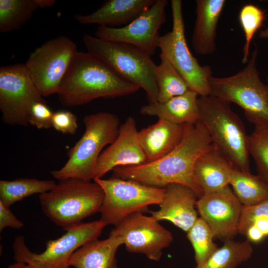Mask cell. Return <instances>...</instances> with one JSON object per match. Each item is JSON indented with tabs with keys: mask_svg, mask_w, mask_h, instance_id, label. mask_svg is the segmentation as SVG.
Masks as SVG:
<instances>
[{
	"mask_svg": "<svg viewBox=\"0 0 268 268\" xmlns=\"http://www.w3.org/2000/svg\"><path fill=\"white\" fill-rule=\"evenodd\" d=\"M138 132L135 119L129 116L120 126L116 139L99 157L94 179L102 178L109 171L118 166L146 163L145 155L139 142Z\"/></svg>",
	"mask_w": 268,
	"mask_h": 268,
	"instance_id": "cell-16",
	"label": "cell"
},
{
	"mask_svg": "<svg viewBox=\"0 0 268 268\" xmlns=\"http://www.w3.org/2000/svg\"><path fill=\"white\" fill-rule=\"evenodd\" d=\"M93 180L104 193L99 212L100 219L107 225L116 226L133 213H145L148 210V206L159 205L165 195V188L152 187L113 176L107 179L95 178Z\"/></svg>",
	"mask_w": 268,
	"mask_h": 268,
	"instance_id": "cell-9",
	"label": "cell"
},
{
	"mask_svg": "<svg viewBox=\"0 0 268 268\" xmlns=\"http://www.w3.org/2000/svg\"><path fill=\"white\" fill-rule=\"evenodd\" d=\"M84 132L67 152L68 159L58 170L50 171L60 180L76 178L91 181L94 178L97 160L103 148L112 144L119 134L120 119L115 114L100 112L85 116Z\"/></svg>",
	"mask_w": 268,
	"mask_h": 268,
	"instance_id": "cell-5",
	"label": "cell"
},
{
	"mask_svg": "<svg viewBox=\"0 0 268 268\" xmlns=\"http://www.w3.org/2000/svg\"><path fill=\"white\" fill-rule=\"evenodd\" d=\"M54 112L47 105L45 101L35 103L32 106L29 120V125L39 129L53 127Z\"/></svg>",
	"mask_w": 268,
	"mask_h": 268,
	"instance_id": "cell-33",
	"label": "cell"
},
{
	"mask_svg": "<svg viewBox=\"0 0 268 268\" xmlns=\"http://www.w3.org/2000/svg\"><path fill=\"white\" fill-rule=\"evenodd\" d=\"M243 205L229 186L204 194L197 202V209L213 231L215 237L227 240L239 234Z\"/></svg>",
	"mask_w": 268,
	"mask_h": 268,
	"instance_id": "cell-15",
	"label": "cell"
},
{
	"mask_svg": "<svg viewBox=\"0 0 268 268\" xmlns=\"http://www.w3.org/2000/svg\"><path fill=\"white\" fill-rule=\"evenodd\" d=\"M258 53L256 47L243 69L229 76H212L209 83L210 95L240 106L255 129H261L268 127V84L261 80Z\"/></svg>",
	"mask_w": 268,
	"mask_h": 268,
	"instance_id": "cell-6",
	"label": "cell"
},
{
	"mask_svg": "<svg viewBox=\"0 0 268 268\" xmlns=\"http://www.w3.org/2000/svg\"><path fill=\"white\" fill-rule=\"evenodd\" d=\"M266 19V11L255 4L248 3L241 8L239 14V20L245 38L243 63L248 62L251 41L255 33L263 26Z\"/></svg>",
	"mask_w": 268,
	"mask_h": 268,
	"instance_id": "cell-30",
	"label": "cell"
},
{
	"mask_svg": "<svg viewBox=\"0 0 268 268\" xmlns=\"http://www.w3.org/2000/svg\"><path fill=\"white\" fill-rule=\"evenodd\" d=\"M77 52L76 44L61 35L44 42L30 54L25 65L43 97L58 93Z\"/></svg>",
	"mask_w": 268,
	"mask_h": 268,
	"instance_id": "cell-11",
	"label": "cell"
},
{
	"mask_svg": "<svg viewBox=\"0 0 268 268\" xmlns=\"http://www.w3.org/2000/svg\"><path fill=\"white\" fill-rule=\"evenodd\" d=\"M245 235L251 242H259L265 237L260 230L254 225L248 228Z\"/></svg>",
	"mask_w": 268,
	"mask_h": 268,
	"instance_id": "cell-36",
	"label": "cell"
},
{
	"mask_svg": "<svg viewBox=\"0 0 268 268\" xmlns=\"http://www.w3.org/2000/svg\"><path fill=\"white\" fill-rule=\"evenodd\" d=\"M140 89L125 79L102 61L87 52H77L57 93L66 107L87 104L96 99L115 98L134 94Z\"/></svg>",
	"mask_w": 268,
	"mask_h": 268,
	"instance_id": "cell-2",
	"label": "cell"
},
{
	"mask_svg": "<svg viewBox=\"0 0 268 268\" xmlns=\"http://www.w3.org/2000/svg\"><path fill=\"white\" fill-rule=\"evenodd\" d=\"M192 45L196 53L208 55L216 50V29L224 0H197Z\"/></svg>",
	"mask_w": 268,
	"mask_h": 268,
	"instance_id": "cell-20",
	"label": "cell"
},
{
	"mask_svg": "<svg viewBox=\"0 0 268 268\" xmlns=\"http://www.w3.org/2000/svg\"><path fill=\"white\" fill-rule=\"evenodd\" d=\"M106 226L101 219L80 223L66 230L61 237L48 241L45 250L40 253L31 252L23 237L18 236L12 244L13 259L32 268H69L72 254L86 243L98 239Z\"/></svg>",
	"mask_w": 268,
	"mask_h": 268,
	"instance_id": "cell-8",
	"label": "cell"
},
{
	"mask_svg": "<svg viewBox=\"0 0 268 268\" xmlns=\"http://www.w3.org/2000/svg\"><path fill=\"white\" fill-rule=\"evenodd\" d=\"M156 66V81L158 88L157 102H164L189 90L185 79L163 54Z\"/></svg>",
	"mask_w": 268,
	"mask_h": 268,
	"instance_id": "cell-27",
	"label": "cell"
},
{
	"mask_svg": "<svg viewBox=\"0 0 268 268\" xmlns=\"http://www.w3.org/2000/svg\"><path fill=\"white\" fill-rule=\"evenodd\" d=\"M213 147L201 121L196 124H185L182 141L167 155L140 165L117 167L112 170V176L157 188L173 183L183 184L192 189L199 199L203 193L194 178V167L199 157Z\"/></svg>",
	"mask_w": 268,
	"mask_h": 268,
	"instance_id": "cell-1",
	"label": "cell"
},
{
	"mask_svg": "<svg viewBox=\"0 0 268 268\" xmlns=\"http://www.w3.org/2000/svg\"><path fill=\"white\" fill-rule=\"evenodd\" d=\"M156 0H108L100 8L88 14H77L75 20L82 24L118 28L132 22L148 9Z\"/></svg>",
	"mask_w": 268,
	"mask_h": 268,
	"instance_id": "cell-18",
	"label": "cell"
},
{
	"mask_svg": "<svg viewBox=\"0 0 268 268\" xmlns=\"http://www.w3.org/2000/svg\"><path fill=\"white\" fill-rule=\"evenodd\" d=\"M233 167L214 147L196 162L193 176L203 194L220 191L229 186Z\"/></svg>",
	"mask_w": 268,
	"mask_h": 268,
	"instance_id": "cell-21",
	"label": "cell"
},
{
	"mask_svg": "<svg viewBox=\"0 0 268 268\" xmlns=\"http://www.w3.org/2000/svg\"><path fill=\"white\" fill-rule=\"evenodd\" d=\"M187 234L194 250L197 265L204 263L218 248L213 241L215 236L213 231L201 217L197 219Z\"/></svg>",
	"mask_w": 268,
	"mask_h": 268,
	"instance_id": "cell-29",
	"label": "cell"
},
{
	"mask_svg": "<svg viewBox=\"0 0 268 268\" xmlns=\"http://www.w3.org/2000/svg\"><path fill=\"white\" fill-rule=\"evenodd\" d=\"M109 235L120 239L129 252L143 254L156 262L173 240L172 233L158 221L139 212L126 217Z\"/></svg>",
	"mask_w": 268,
	"mask_h": 268,
	"instance_id": "cell-13",
	"label": "cell"
},
{
	"mask_svg": "<svg viewBox=\"0 0 268 268\" xmlns=\"http://www.w3.org/2000/svg\"><path fill=\"white\" fill-rule=\"evenodd\" d=\"M52 123L55 130L64 134H74L78 128L77 117L67 111L54 112Z\"/></svg>",
	"mask_w": 268,
	"mask_h": 268,
	"instance_id": "cell-34",
	"label": "cell"
},
{
	"mask_svg": "<svg viewBox=\"0 0 268 268\" xmlns=\"http://www.w3.org/2000/svg\"><path fill=\"white\" fill-rule=\"evenodd\" d=\"M258 37L261 39L268 38V27L261 30L259 32ZM267 80L268 81V74L267 77Z\"/></svg>",
	"mask_w": 268,
	"mask_h": 268,
	"instance_id": "cell-39",
	"label": "cell"
},
{
	"mask_svg": "<svg viewBox=\"0 0 268 268\" xmlns=\"http://www.w3.org/2000/svg\"><path fill=\"white\" fill-rule=\"evenodd\" d=\"M229 185L244 206L255 205L268 199V184L258 175L233 169Z\"/></svg>",
	"mask_w": 268,
	"mask_h": 268,
	"instance_id": "cell-25",
	"label": "cell"
},
{
	"mask_svg": "<svg viewBox=\"0 0 268 268\" xmlns=\"http://www.w3.org/2000/svg\"><path fill=\"white\" fill-rule=\"evenodd\" d=\"M248 151L255 161L258 175L268 184V127L255 129L248 135Z\"/></svg>",
	"mask_w": 268,
	"mask_h": 268,
	"instance_id": "cell-31",
	"label": "cell"
},
{
	"mask_svg": "<svg viewBox=\"0 0 268 268\" xmlns=\"http://www.w3.org/2000/svg\"><path fill=\"white\" fill-rule=\"evenodd\" d=\"M167 4V0H156L148 9L125 26L118 28L99 26L95 37L133 45L151 56L158 48L159 31L166 21Z\"/></svg>",
	"mask_w": 268,
	"mask_h": 268,
	"instance_id": "cell-14",
	"label": "cell"
},
{
	"mask_svg": "<svg viewBox=\"0 0 268 268\" xmlns=\"http://www.w3.org/2000/svg\"><path fill=\"white\" fill-rule=\"evenodd\" d=\"M199 95L191 90L165 102L149 103L140 109L143 115L156 116L177 125L196 124L200 121Z\"/></svg>",
	"mask_w": 268,
	"mask_h": 268,
	"instance_id": "cell-22",
	"label": "cell"
},
{
	"mask_svg": "<svg viewBox=\"0 0 268 268\" xmlns=\"http://www.w3.org/2000/svg\"><path fill=\"white\" fill-rule=\"evenodd\" d=\"M87 52L99 59L125 79L142 88L149 103L157 102L156 66L151 56L128 44L109 41L85 34Z\"/></svg>",
	"mask_w": 268,
	"mask_h": 268,
	"instance_id": "cell-7",
	"label": "cell"
},
{
	"mask_svg": "<svg viewBox=\"0 0 268 268\" xmlns=\"http://www.w3.org/2000/svg\"><path fill=\"white\" fill-rule=\"evenodd\" d=\"M104 198L98 183L76 178L59 180L51 190L39 195L43 212L64 230L99 212Z\"/></svg>",
	"mask_w": 268,
	"mask_h": 268,
	"instance_id": "cell-4",
	"label": "cell"
},
{
	"mask_svg": "<svg viewBox=\"0 0 268 268\" xmlns=\"http://www.w3.org/2000/svg\"><path fill=\"white\" fill-rule=\"evenodd\" d=\"M184 133L185 124H175L160 119L141 129L138 138L146 162L158 160L173 150L182 141Z\"/></svg>",
	"mask_w": 268,
	"mask_h": 268,
	"instance_id": "cell-19",
	"label": "cell"
},
{
	"mask_svg": "<svg viewBox=\"0 0 268 268\" xmlns=\"http://www.w3.org/2000/svg\"><path fill=\"white\" fill-rule=\"evenodd\" d=\"M39 8L37 0H0V31L21 28Z\"/></svg>",
	"mask_w": 268,
	"mask_h": 268,
	"instance_id": "cell-28",
	"label": "cell"
},
{
	"mask_svg": "<svg viewBox=\"0 0 268 268\" xmlns=\"http://www.w3.org/2000/svg\"><path fill=\"white\" fill-rule=\"evenodd\" d=\"M255 225L265 237L268 236V218L262 217L257 219L252 225Z\"/></svg>",
	"mask_w": 268,
	"mask_h": 268,
	"instance_id": "cell-37",
	"label": "cell"
},
{
	"mask_svg": "<svg viewBox=\"0 0 268 268\" xmlns=\"http://www.w3.org/2000/svg\"><path fill=\"white\" fill-rule=\"evenodd\" d=\"M123 245L118 238L109 236L86 243L71 255L69 266L74 268H118L116 252Z\"/></svg>",
	"mask_w": 268,
	"mask_h": 268,
	"instance_id": "cell-23",
	"label": "cell"
},
{
	"mask_svg": "<svg viewBox=\"0 0 268 268\" xmlns=\"http://www.w3.org/2000/svg\"><path fill=\"white\" fill-rule=\"evenodd\" d=\"M268 218V199L255 205L243 206L239 234L245 235L247 229L258 219Z\"/></svg>",
	"mask_w": 268,
	"mask_h": 268,
	"instance_id": "cell-32",
	"label": "cell"
},
{
	"mask_svg": "<svg viewBox=\"0 0 268 268\" xmlns=\"http://www.w3.org/2000/svg\"><path fill=\"white\" fill-rule=\"evenodd\" d=\"M162 201L157 211H151V216L157 221L168 220L187 232L196 221L198 197L191 188L173 183L165 188Z\"/></svg>",
	"mask_w": 268,
	"mask_h": 268,
	"instance_id": "cell-17",
	"label": "cell"
},
{
	"mask_svg": "<svg viewBox=\"0 0 268 268\" xmlns=\"http://www.w3.org/2000/svg\"><path fill=\"white\" fill-rule=\"evenodd\" d=\"M56 184L53 180H40L35 178H18L12 181H0V201L10 206L17 201L34 194L51 190Z\"/></svg>",
	"mask_w": 268,
	"mask_h": 268,
	"instance_id": "cell-26",
	"label": "cell"
},
{
	"mask_svg": "<svg viewBox=\"0 0 268 268\" xmlns=\"http://www.w3.org/2000/svg\"><path fill=\"white\" fill-rule=\"evenodd\" d=\"M173 19L171 31L159 37L158 48L183 77L189 89L199 96L210 95L209 80L212 69L208 65L201 66L189 50L185 34L182 2L170 1Z\"/></svg>",
	"mask_w": 268,
	"mask_h": 268,
	"instance_id": "cell-10",
	"label": "cell"
},
{
	"mask_svg": "<svg viewBox=\"0 0 268 268\" xmlns=\"http://www.w3.org/2000/svg\"><path fill=\"white\" fill-rule=\"evenodd\" d=\"M23 225V222L16 218L9 207L0 201V231L6 227L19 229Z\"/></svg>",
	"mask_w": 268,
	"mask_h": 268,
	"instance_id": "cell-35",
	"label": "cell"
},
{
	"mask_svg": "<svg viewBox=\"0 0 268 268\" xmlns=\"http://www.w3.org/2000/svg\"><path fill=\"white\" fill-rule=\"evenodd\" d=\"M198 104L200 121L207 130L214 148L233 169L251 172L248 135L230 103L209 95L199 96Z\"/></svg>",
	"mask_w": 268,
	"mask_h": 268,
	"instance_id": "cell-3",
	"label": "cell"
},
{
	"mask_svg": "<svg viewBox=\"0 0 268 268\" xmlns=\"http://www.w3.org/2000/svg\"><path fill=\"white\" fill-rule=\"evenodd\" d=\"M45 101L24 64L0 67V109L2 120L12 126L26 127L32 107Z\"/></svg>",
	"mask_w": 268,
	"mask_h": 268,
	"instance_id": "cell-12",
	"label": "cell"
},
{
	"mask_svg": "<svg viewBox=\"0 0 268 268\" xmlns=\"http://www.w3.org/2000/svg\"><path fill=\"white\" fill-rule=\"evenodd\" d=\"M253 253L251 242L247 239L227 240L204 263L192 268H238L251 258Z\"/></svg>",
	"mask_w": 268,
	"mask_h": 268,
	"instance_id": "cell-24",
	"label": "cell"
},
{
	"mask_svg": "<svg viewBox=\"0 0 268 268\" xmlns=\"http://www.w3.org/2000/svg\"><path fill=\"white\" fill-rule=\"evenodd\" d=\"M7 268H32L28 265L20 263L15 262L14 263L9 265Z\"/></svg>",
	"mask_w": 268,
	"mask_h": 268,
	"instance_id": "cell-38",
	"label": "cell"
}]
</instances>
